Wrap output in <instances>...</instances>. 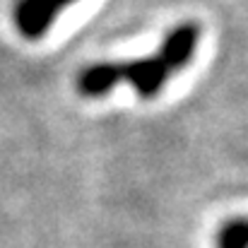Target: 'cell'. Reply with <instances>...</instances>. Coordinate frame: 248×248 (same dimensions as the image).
I'll use <instances>...</instances> for the list:
<instances>
[{"label": "cell", "instance_id": "6da1fadb", "mask_svg": "<svg viewBox=\"0 0 248 248\" xmlns=\"http://www.w3.org/2000/svg\"><path fill=\"white\" fill-rule=\"evenodd\" d=\"M198 44L200 27L195 22H183L166 34L162 46L152 56L121 63L101 61L87 65L78 75V92L87 99H99L111 94L116 84L128 82L142 99H155L159 96L164 84L193 61Z\"/></svg>", "mask_w": 248, "mask_h": 248}, {"label": "cell", "instance_id": "3957f363", "mask_svg": "<svg viewBox=\"0 0 248 248\" xmlns=\"http://www.w3.org/2000/svg\"><path fill=\"white\" fill-rule=\"evenodd\" d=\"M215 248H248V217L227 219L215 236Z\"/></svg>", "mask_w": 248, "mask_h": 248}, {"label": "cell", "instance_id": "7a4b0ae2", "mask_svg": "<svg viewBox=\"0 0 248 248\" xmlns=\"http://www.w3.org/2000/svg\"><path fill=\"white\" fill-rule=\"evenodd\" d=\"M80 0H17L12 7V22L27 41H39L56 24L58 15Z\"/></svg>", "mask_w": 248, "mask_h": 248}]
</instances>
